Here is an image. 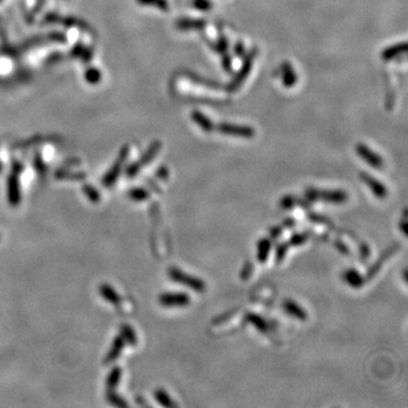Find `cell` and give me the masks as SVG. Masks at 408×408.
I'll use <instances>...</instances> for the list:
<instances>
[{
	"label": "cell",
	"mask_w": 408,
	"mask_h": 408,
	"mask_svg": "<svg viewBox=\"0 0 408 408\" xmlns=\"http://www.w3.org/2000/svg\"><path fill=\"white\" fill-rule=\"evenodd\" d=\"M168 275L171 280L177 282V284L184 285L186 287L193 289V291L196 293H204L206 289V285L204 280L201 278L194 277V275H191L188 273H185L184 271L178 269L176 267H171L168 270Z\"/></svg>",
	"instance_id": "3957f363"
},
{
	"label": "cell",
	"mask_w": 408,
	"mask_h": 408,
	"mask_svg": "<svg viewBox=\"0 0 408 408\" xmlns=\"http://www.w3.org/2000/svg\"><path fill=\"white\" fill-rule=\"evenodd\" d=\"M356 153L361 159L364 160L368 166L374 168V169H382L385 167V161L382 157L379 156L373 150H371L364 143H357Z\"/></svg>",
	"instance_id": "5b68a950"
},
{
	"label": "cell",
	"mask_w": 408,
	"mask_h": 408,
	"mask_svg": "<svg viewBox=\"0 0 408 408\" xmlns=\"http://www.w3.org/2000/svg\"><path fill=\"white\" fill-rule=\"evenodd\" d=\"M281 232H282L281 227H272L270 229V236H271L272 241H275V239H278L279 237H280Z\"/></svg>",
	"instance_id": "74e56055"
},
{
	"label": "cell",
	"mask_w": 408,
	"mask_h": 408,
	"mask_svg": "<svg viewBox=\"0 0 408 408\" xmlns=\"http://www.w3.org/2000/svg\"><path fill=\"white\" fill-rule=\"evenodd\" d=\"M216 130L221 134L234 136V137L253 138L255 136V130L249 126V125L220 123L216 126Z\"/></svg>",
	"instance_id": "277c9868"
},
{
	"label": "cell",
	"mask_w": 408,
	"mask_h": 408,
	"mask_svg": "<svg viewBox=\"0 0 408 408\" xmlns=\"http://www.w3.org/2000/svg\"><path fill=\"white\" fill-rule=\"evenodd\" d=\"M193 7L200 12H210L212 9L213 3L211 0H193Z\"/></svg>",
	"instance_id": "4316f807"
},
{
	"label": "cell",
	"mask_w": 408,
	"mask_h": 408,
	"mask_svg": "<svg viewBox=\"0 0 408 408\" xmlns=\"http://www.w3.org/2000/svg\"><path fill=\"white\" fill-rule=\"evenodd\" d=\"M406 51L407 44L406 42H400V44H396L385 48L384 51L381 52V58L384 59L385 62H390V60H393L396 59L397 57L404 55Z\"/></svg>",
	"instance_id": "4fadbf2b"
},
{
	"label": "cell",
	"mask_w": 408,
	"mask_h": 408,
	"mask_svg": "<svg viewBox=\"0 0 408 408\" xmlns=\"http://www.w3.org/2000/svg\"><path fill=\"white\" fill-rule=\"evenodd\" d=\"M234 313H236L235 310L234 311H230V312H228V313H225V314H223V316H220V317H217L216 318H213L212 322H213V323H223V322L228 320V318H230V317Z\"/></svg>",
	"instance_id": "8d00e7d4"
},
{
	"label": "cell",
	"mask_w": 408,
	"mask_h": 408,
	"mask_svg": "<svg viewBox=\"0 0 408 408\" xmlns=\"http://www.w3.org/2000/svg\"><path fill=\"white\" fill-rule=\"evenodd\" d=\"M271 239L269 238H261L257 242V260L260 263H266L268 257H269L270 250H271Z\"/></svg>",
	"instance_id": "d6986e66"
},
{
	"label": "cell",
	"mask_w": 408,
	"mask_h": 408,
	"mask_svg": "<svg viewBox=\"0 0 408 408\" xmlns=\"http://www.w3.org/2000/svg\"><path fill=\"white\" fill-rule=\"evenodd\" d=\"M341 278L342 280L352 288L360 289L365 285V278L356 269H354V268H349V269L343 271Z\"/></svg>",
	"instance_id": "30bf717a"
},
{
	"label": "cell",
	"mask_w": 408,
	"mask_h": 408,
	"mask_svg": "<svg viewBox=\"0 0 408 408\" xmlns=\"http://www.w3.org/2000/svg\"><path fill=\"white\" fill-rule=\"evenodd\" d=\"M191 118L203 132H205V133H211V132L216 130V125H214L213 121L211 120L209 117L205 116L203 113L199 112V110L192 112Z\"/></svg>",
	"instance_id": "7c38bea8"
},
{
	"label": "cell",
	"mask_w": 408,
	"mask_h": 408,
	"mask_svg": "<svg viewBox=\"0 0 408 408\" xmlns=\"http://www.w3.org/2000/svg\"><path fill=\"white\" fill-rule=\"evenodd\" d=\"M121 379V368L120 367H113L112 372H110L108 377H107L106 381V386L108 391H112L116 386L119 385V381Z\"/></svg>",
	"instance_id": "44dd1931"
},
{
	"label": "cell",
	"mask_w": 408,
	"mask_h": 408,
	"mask_svg": "<svg viewBox=\"0 0 408 408\" xmlns=\"http://www.w3.org/2000/svg\"><path fill=\"white\" fill-rule=\"evenodd\" d=\"M257 52H259V49H257L256 46H253L249 52L245 53L244 62H243L242 64L241 69L238 70V73L235 75L234 78L230 81V83L228 84L229 91L230 92L237 91L238 89L242 87L243 83H244V81L246 80V78L249 77L250 70H252V68H253L254 60H255L257 56Z\"/></svg>",
	"instance_id": "7a4b0ae2"
},
{
	"label": "cell",
	"mask_w": 408,
	"mask_h": 408,
	"mask_svg": "<svg viewBox=\"0 0 408 408\" xmlns=\"http://www.w3.org/2000/svg\"><path fill=\"white\" fill-rule=\"evenodd\" d=\"M309 219L316 224H331V221L329 220L327 217L321 216V214H317V213H310Z\"/></svg>",
	"instance_id": "1f68e13d"
},
{
	"label": "cell",
	"mask_w": 408,
	"mask_h": 408,
	"mask_svg": "<svg viewBox=\"0 0 408 408\" xmlns=\"http://www.w3.org/2000/svg\"><path fill=\"white\" fill-rule=\"evenodd\" d=\"M360 255H361V259L362 260H367L368 256H370V248L363 243V244L360 245Z\"/></svg>",
	"instance_id": "e575fe53"
},
{
	"label": "cell",
	"mask_w": 408,
	"mask_h": 408,
	"mask_svg": "<svg viewBox=\"0 0 408 408\" xmlns=\"http://www.w3.org/2000/svg\"><path fill=\"white\" fill-rule=\"evenodd\" d=\"M168 169L166 167H161V168H159V170H158V173H157V176H158L160 180H166V178L168 177Z\"/></svg>",
	"instance_id": "f35d334b"
},
{
	"label": "cell",
	"mask_w": 408,
	"mask_h": 408,
	"mask_svg": "<svg viewBox=\"0 0 408 408\" xmlns=\"http://www.w3.org/2000/svg\"><path fill=\"white\" fill-rule=\"evenodd\" d=\"M310 235L311 232L310 231H304V232H296L291 237V239L288 241V244L289 246H300L303 244H305L307 242V239L310 238Z\"/></svg>",
	"instance_id": "603a6c76"
},
{
	"label": "cell",
	"mask_w": 408,
	"mask_h": 408,
	"mask_svg": "<svg viewBox=\"0 0 408 408\" xmlns=\"http://www.w3.org/2000/svg\"><path fill=\"white\" fill-rule=\"evenodd\" d=\"M299 202V199H297L294 195H285L280 199V202H279V205H280L281 209L284 210H292L293 207H295Z\"/></svg>",
	"instance_id": "d4e9b609"
},
{
	"label": "cell",
	"mask_w": 408,
	"mask_h": 408,
	"mask_svg": "<svg viewBox=\"0 0 408 408\" xmlns=\"http://www.w3.org/2000/svg\"><path fill=\"white\" fill-rule=\"evenodd\" d=\"M282 309H284V311L288 314V316L293 317L294 318H296V320L306 321V318H307L306 311L304 310L299 304H297L295 300L289 299V298L285 299L284 302H282Z\"/></svg>",
	"instance_id": "9c48e42d"
},
{
	"label": "cell",
	"mask_w": 408,
	"mask_h": 408,
	"mask_svg": "<svg viewBox=\"0 0 408 408\" xmlns=\"http://www.w3.org/2000/svg\"><path fill=\"white\" fill-rule=\"evenodd\" d=\"M407 218H404V220L402 221V223L399 224V227H400V229H402V231H403V234L404 235H406L407 234V231H406V227H407Z\"/></svg>",
	"instance_id": "60d3db41"
},
{
	"label": "cell",
	"mask_w": 408,
	"mask_h": 408,
	"mask_svg": "<svg viewBox=\"0 0 408 408\" xmlns=\"http://www.w3.org/2000/svg\"><path fill=\"white\" fill-rule=\"evenodd\" d=\"M400 249V244H398V243H396V244H393V245H391L390 246V248H388L386 249L384 253L381 254V256L379 257V259L375 261V263L373 264V266H372L370 269H368V271H367V275H366V279L367 280H370V279H372V278H374L375 277V274L378 273L379 271H380V269L382 268V266H384V262L385 260H388L390 256H392L393 255V253H396L397 250H398Z\"/></svg>",
	"instance_id": "ba28073f"
},
{
	"label": "cell",
	"mask_w": 408,
	"mask_h": 408,
	"mask_svg": "<svg viewBox=\"0 0 408 408\" xmlns=\"http://www.w3.org/2000/svg\"><path fill=\"white\" fill-rule=\"evenodd\" d=\"M221 63H223V67L224 69L228 71V73H230L232 70V65H231V57L228 55V53L225 52L224 53V57H223V60H221Z\"/></svg>",
	"instance_id": "d6a6232c"
},
{
	"label": "cell",
	"mask_w": 408,
	"mask_h": 408,
	"mask_svg": "<svg viewBox=\"0 0 408 408\" xmlns=\"http://www.w3.org/2000/svg\"><path fill=\"white\" fill-rule=\"evenodd\" d=\"M404 280H405V282H407V270L406 269L404 270Z\"/></svg>",
	"instance_id": "b9f144b4"
},
{
	"label": "cell",
	"mask_w": 408,
	"mask_h": 408,
	"mask_svg": "<svg viewBox=\"0 0 408 408\" xmlns=\"http://www.w3.org/2000/svg\"><path fill=\"white\" fill-rule=\"evenodd\" d=\"M213 48V50L216 52H218V53H221V55H224L225 52L227 51L228 50V46H229V41H228V39L227 38H225V37H221V38H219V40H218L216 44H214L213 45H211Z\"/></svg>",
	"instance_id": "f1b7e54d"
},
{
	"label": "cell",
	"mask_w": 408,
	"mask_h": 408,
	"mask_svg": "<svg viewBox=\"0 0 408 408\" xmlns=\"http://www.w3.org/2000/svg\"><path fill=\"white\" fill-rule=\"evenodd\" d=\"M254 270V267H253V263L250 262V261H248L244 264V267H243L242 272H241V278L243 280H248V279L250 277V274H252V272Z\"/></svg>",
	"instance_id": "4dcf8cb0"
},
{
	"label": "cell",
	"mask_w": 408,
	"mask_h": 408,
	"mask_svg": "<svg viewBox=\"0 0 408 408\" xmlns=\"http://www.w3.org/2000/svg\"><path fill=\"white\" fill-rule=\"evenodd\" d=\"M288 249H289L288 242L281 243V244H279L277 246V249H275V261H277V263H280L284 261L286 254H287L288 252Z\"/></svg>",
	"instance_id": "83f0119b"
},
{
	"label": "cell",
	"mask_w": 408,
	"mask_h": 408,
	"mask_svg": "<svg viewBox=\"0 0 408 408\" xmlns=\"http://www.w3.org/2000/svg\"><path fill=\"white\" fill-rule=\"evenodd\" d=\"M335 248L337 249L341 254H345V255H348L349 254V249L347 248V245L341 241V239H337V241H335Z\"/></svg>",
	"instance_id": "836d02e7"
},
{
	"label": "cell",
	"mask_w": 408,
	"mask_h": 408,
	"mask_svg": "<svg viewBox=\"0 0 408 408\" xmlns=\"http://www.w3.org/2000/svg\"><path fill=\"white\" fill-rule=\"evenodd\" d=\"M99 292L101 296L105 298L107 302L110 304H113V305H119L121 303V297L117 294L116 291L112 287V286L103 284L100 286Z\"/></svg>",
	"instance_id": "ac0fdd59"
},
{
	"label": "cell",
	"mask_w": 408,
	"mask_h": 408,
	"mask_svg": "<svg viewBox=\"0 0 408 408\" xmlns=\"http://www.w3.org/2000/svg\"><path fill=\"white\" fill-rule=\"evenodd\" d=\"M125 347V340L124 338L121 337V336H117L116 338H114L113 342V346L112 348H110L109 353L107 354L106 359H105V364H109V363H113L116 361L118 357L120 356L121 352H123Z\"/></svg>",
	"instance_id": "9a60e30c"
},
{
	"label": "cell",
	"mask_w": 408,
	"mask_h": 408,
	"mask_svg": "<svg viewBox=\"0 0 408 408\" xmlns=\"http://www.w3.org/2000/svg\"><path fill=\"white\" fill-rule=\"evenodd\" d=\"M107 400H108V403L110 404V405L116 406V407H127L128 406V404L125 402V400L121 398L119 395L114 393L113 390L112 391H108V393H107Z\"/></svg>",
	"instance_id": "484cf974"
},
{
	"label": "cell",
	"mask_w": 408,
	"mask_h": 408,
	"mask_svg": "<svg viewBox=\"0 0 408 408\" xmlns=\"http://www.w3.org/2000/svg\"><path fill=\"white\" fill-rule=\"evenodd\" d=\"M360 180L371 189V192L373 193L375 198L385 199L388 196V188L385 187L384 182H381L380 181L377 180V178L372 176V175L366 173V171H361Z\"/></svg>",
	"instance_id": "52a82bcc"
},
{
	"label": "cell",
	"mask_w": 408,
	"mask_h": 408,
	"mask_svg": "<svg viewBox=\"0 0 408 408\" xmlns=\"http://www.w3.org/2000/svg\"><path fill=\"white\" fill-rule=\"evenodd\" d=\"M244 321H246L249 324L254 325V327H255L260 332H267L268 329H269L268 322L264 320L262 317H260L259 314H256V313L248 312L244 317Z\"/></svg>",
	"instance_id": "2e32d148"
},
{
	"label": "cell",
	"mask_w": 408,
	"mask_h": 408,
	"mask_svg": "<svg viewBox=\"0 0 408 408\" xmlns=\"http://www.w3.org/2000/svg\"><path fill=\"white\" fill-rule=\"evenodd\" d=\"M281 70V82L285 88H293L297 84V74L294 67L289 62H284L280 66Z\"/></svg>",
	"instance_id": "8fae6325"
},
{
	"label": "cell",
	"mask_w": 408,
	"mask_h": 408,
	"mask_svg": "<svg viewBox=\"0 0 408 408\" xmlns=\"http://www.w3.org/2000/svg\"><path fill=\"white\" fill-rule=\"evenodd\" d=\"M84 193L89 198V200L93 203H98L100 201V198H101L98 191H96L95 188L91 187V186H84Z\"/></svg>",
	"instance_id": "f546056e"
},
{
	"label": "cell",
	"mask_w": 408,
	"mask_h": 408,
	"mask_svg": "<svg viewBox=\"0 0 408 408\" xmlns=\"http://www.w3.org/2000/svg\"><path fill=\"white\" fill-rule=\"evenodd\" d=\"M305 199L309 202L321 201L330 204H342L348 200V194L343 189H320L309 187L305 192Z\"/></svg>",
	"instance_id": "6da1fadb"
},
{
	"label": "cell",
	"mask_w": 408,
	"mask_h": 408,
	"mask_svg": "<svg viewBox=\"0 0 408 408\" xmlns=\"http://www.w3.org/2000/svg\"><path fill=\"white\" fill-rule=\"evenodd\" d=\"M128 196H130L133 201L143 202L150 198V194L144 188H132L130 193H128Z\"/></svg>",
	"instance_id": "cb8c5ba5"
},
{
	"label": "cell",
	"mask_w": 408,
	"mask_h": 408,
	"mask_svg": "<svg viewBox=\"0 0 408 408\" xmlns=\"http://www.w3.org/2000/svg\"><path fill=\"white\" fill-rule=\"evenodd\" d=\"M282 225H284V227H286V228H293L295 226V220H293L292 218H289V219L284 220Z\"/></svg>",
	"instance_id": "ab89813d"
},
{
	"label": "cell",
	"mask_w": 408,
	"mask_h": 408,
	"mask_svg": "<svg viewBox=\"0 0 408 408\" xmlns=\"http://www.w3.org/2000/svg\"><path fill=\"white\" fill-rule=\"evenodd\" d=\"M155 398L161 406L163 407H177L178 405L171 399V397L168 395L166 390L157 389L155 391Z\"/></svg>",
	"instance_id": "ffe728a7"
},
{
	"label": "cell",
	"mask_w": 408,
	"mask_h": 408,
	"mask_svg": "<svg viewBox=\"0 0 408 408\" xmlns=\"http://www.w3.org/2000/svg\"><path fill=\"white\" fill-rule=\"evenodd\" d=\"M177 26L181 30L184 31H200L203 30L206 26V22L204 20H195V19H186L181 20L177 23Z\"/></svg>",
	"instance_id": "e0dca14e"
},
{
	"label": "cell",
	"mask_w": 408,
	"mask_h": 408,
	"mask_svg": "<svg viewBox=\"0 0 408 408\" xmlns=\"http://www.w3.org/2000/svg\"><path fill=\"white\" fill-rule=\"evenodd\" d=\"M160 305L164 307H184L191 303L186 293H163L159 296Z\"/></svg>",
	"instance_id": "8992f818"
},
{
	"label": "cell",
	"mask_w": 408,
	"mask_h": 408,
	"mask_svg": "<svg viewBox=\"0 0 408 408\" xmlns=\"http://www.w3.org/2000/svg\"><path fill=\"white\" fill-rule=\"evenodd\" d=\"M234 51L238 57H244V55L246 53V50H245V45H243V42L239 41L235 45Z\"/></svg>",
	"instance_id": "d590c367"
},
{
	"label": "cell",
	"mask_w": 408,
	"mask_h": 408,
	"mask_svg": "<svg viewBox=\"0 0 408 408\" xmlns=\"http://www.w3.org/2000/svg\"><path fill=\"white\" fill-rule=\"evenodd\" d=\"M120 336L124 338V340H126V341L132 346H135L136 343H137V337H136L135 331L131 328V325H128V324L121 325Z\"/></svg>",
	"instance_id": "7402d4cb"
},
{
	"label": "cell",
	"mask_w": 408,
	"mask_h": 408,
	"mask_svg": "<svg viewBox=\"0 0 408 408\" xmlns=\"http://www.w3.org/2000/svg\"><path fill=\"white\" fill-rule=\"evenodd\" d=\"M8 202L12 204L13 206L19 205L21 203L20 184L16 174H14L8 181Z\"/></svg>",
	"instance_id": "5bb4252c"
}]
</instances>
